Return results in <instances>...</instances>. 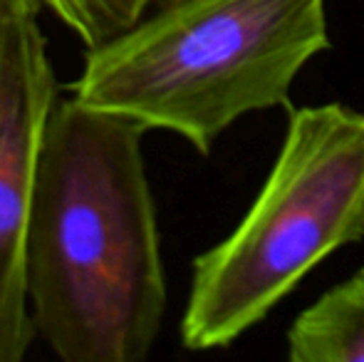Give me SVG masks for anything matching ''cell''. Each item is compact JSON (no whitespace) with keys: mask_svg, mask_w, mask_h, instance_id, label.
<instances>
[{"mask_svg":"<svg viewBox=\"0 0 364 362\" xmlns=\"http://www.w3.org/2000/svg\"><path fill=\"white\" fill-rule=\"evenodd\" d=\"M146 129L60 97L45 122L25 231L38 335L63 362H141L166 313Z\"/></svg>","mask_w":364,"mask_h":362,"instance_id":"6da1fadb","label":"cell"},{"mask_svg":"<svg viewBox=\"0 0 364 362\" xmlns=\"http://www.w3.org/2000/svg\"><path fill=\"white\" fill-rule=\"evenodd\" d=\"M327 48L325 0H168L85 50L73 97L211 154L248 112L292 110V82Z\"/></svg>","mask_w":364,"mask_h":362,"instance_id":"7a4b0ae2","label":"cell"},{"mask_svg":"<svg viewBox=\"0 0 364 362\" xmlns=\"http://www.w3.org/2000/svg\"><path fill=\"white\" fill-rule=\"evenodd\" d=\"M364 238V115L290 110L288 134L253 206L193 261L181 343L228 348L332 251Z\"/></svg>","mask_w":364,"mask_h":362,"instance_id":"3957f363","label":"cell"},{"mask_svg":"<svg viewBox=\"0 0 364 362\" xmlns=\"http://www.w3.org/2000/svg\"><path fill=\"white\" fill-rule=\"evenodd\" d=\"M38 18H18L0 33V362H20L38 335L25 278V231L40 137L60 100Z\"/></svg>","mask_w":364,"mask_h":362,"instance_id":"277c9868","label":"cell"},{"mask_svg":"<svg viewBox=\"0 0 364 362\" xmlns=\"http://www.w3.org/2000/svg\"><path fill=\"white\" fill-rule=\"evenodd\" d=\"M292 362H364V268L305 308L288 330Z\"/></svg>","mask_w":364,"mask_h":362,"instance_id":"5b68a950","label":"cell"},{"mask_svg":"<svg viewBox=\"0 0 364 362\" xmlns=\"http://www.w3.org/2000/svg\"><path fill=\"white\" fill-rule=\"evenodd\" d=\"M43 3L45 10H50L85 45V50H95L129 30L144 15L166 5L168 0H43Z\"/></svg>","mask_w":364,"mask_h":362,"instance_id":"8992f818","label":"cell"},{"mask_svg":"<svg viewBox=\"0 0 364 362\" xmlns=\"http://www.w3.org/2000/svg\"><path fill=\"white\" fill-rule=\"evenodd\" d=\"M45 10L43 0H0V33L8 23L28 15H40Z\"/></svg>","mask_w":364,"mask_h":362,"instance_id":"52a82bcc","label":"cell"}]
</instances>
